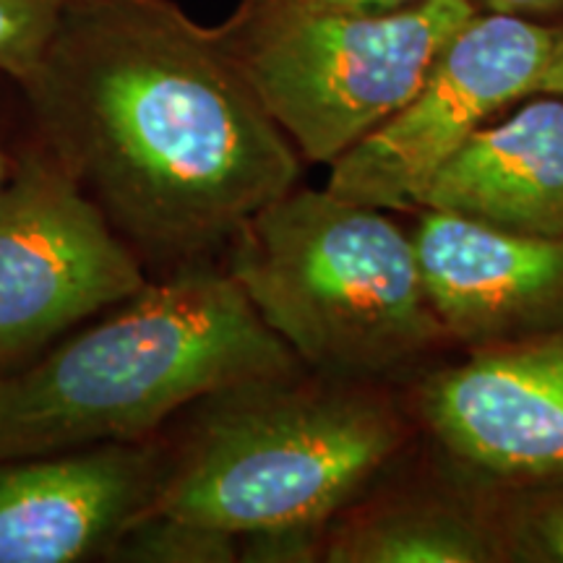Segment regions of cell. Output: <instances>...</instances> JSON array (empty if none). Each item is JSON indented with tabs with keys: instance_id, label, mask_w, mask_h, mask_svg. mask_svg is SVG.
Segmentation results:
<instances>
[{
	"instance_id": "cell-9",
	"label": "cell",
	"mask_w": 563,
	"mask_h": 563,
	"mask_svg": "<svg viewBox=\"0 0 563 563\" xmlns=\"http://www.w3.org/2000/svg\"><path fill=\"white\" fill-rule=\"evenodd\" d=\"M159 477V435L0 456V563L104 559L115 534L150 509Z\"/></svg>"
},
{
	"instance_id": "cell-5",
	"label": "cell",
	"mask_w": 563,
	"mask_h": 563,
	"mask_svg": "<svg viewBox=\"0 0 563 563\" xmlns=\"http://www.w3.org/2000/svg\"><path fill=\"white\" fill-rule=\"evenodd\" d=\"M475 13V0H418L389 13L241 0L214 34L300 157L332 165L410 102Z\"/></svg>"
},
{
	"instance_id": "cell-4",
	"label": "cell",
	"mask_w": 563,
	"mask_h": 563,
	"mask_svg": "<svg viewBox=\"0 0 563 563\" xmlns=\"http://www.w3.org/2000/svg\"><path fill=\"white\" fill-rule=\"evenodd\" d=\"M224 253L272 332L321 376L363 382L454 342L412 238L384 209L295 186L249 217Z\"/></svg>"
},
{
	"instance_id": "cell-17",
	"label": "cell",
	"mask_w": 563,
	"mask_h": 563,
	"mask_svg": "<svg viewBox=\"0 0 563 563\" xmlns=\"http://www.w3.org/2000/svg\"><path fill=\"white\" fill-rule=\"evenodd\" d=\"M26 131L30 125H26L19 84L0 74V194L9 186Z\"/></svg>"
},
{
	"instance_id": "cell-7",
	"label": "cell",
	"mask_w": 563,
	"mask_h": 563,
	"mask_svg": "<svg viewBox=\"0 0 563 563\" xmlns=\"http://www.w3.org/2000/svg\"><path fill=\"white\" fill-rule=\"evenodd\" d=\"M561 42L563 26L475 13L441 47L410 102L332 162L327 191L376 209H422L435 173L490 115L538 95Z\"/></svg>"
},
{
	"instance_id": "cell-1",
	"label": "cell",
	"mask_w": 563,
	"mask_h": 563,
	"mask_svg": "<svg viewBox=\"0 0 563 563\" xmlns=\"http://www.w3.org/2000/svg\"><path fill=\"white\" fill-rule=\"evenodd\" d=\"M19 91L34 139L154 277L211 262L298 186L292 141L173 0H63Z\"/></svg>"
},
{
	"instance_id": "cell-14",
	"label": "cell",
	"mask_w": 563,
	"mask_h": 563,
	"mask_svg": "<svg viewBox=\"0 0 563 563\" xmlns=\"http://www.w3.org/2000/svg\"><path fill=\"white\" fill-rule=\"evenodd\" d=\"M504 561L563 563V490H543L519 498L496 525Z\"/></svg>"
},
{
	"instance_id": "cell-8",
	"label": "cell",
	"mask_w": 563,
	"mask_h": 563,
	"mask_svg": "<svg viewBox=\"0 0 563 563\" xmlns=\"http://www.w3.org/2000/svg\"><path fill=\"white\" fill-rule=\"evenodd\" d=\"M420 412L456 460L501 481H563V332L477 350L422 384Z\"/></svg>"
},
{
	"instance_id": "cell-3",
	"label": "cell",
	"mask_w": 563,
	"mask_h": 563,
	"mask_svg": "<svg viewBox=\"0 0 563 563\" xmlns=\"http://www.w3.org/2000/svg\"><path fill=\"white\" fill-rule=\"evenodd\" d=\"M300 371L217 391L162 433L150 511L232 534L332 522L405 439L384 399Z\"/></svg>"
},
{
	"instance_id": "cell-19",
	"label": "cell",
	"mask_w": 563,
	"mask_h": 563,
	"mask_svg": "<svg viewBox=\"0 0 563 563\" xmlns=\"http://www.w3.org/2000/svg\"><path fill=\"white\" fill-rule=\"evenodd\" d=\"M323 9H340V11H361V13H389L407 9V5L418 3V0H311Z\"/></svg>"
},
{
	"instance_id": "cell-10",
	"label": "cell",
	"mask_w": 563,
	"mask_h": 563,
	"mask_svg": "<svg viewBox=\"0 0 563 563\" xmlns=\"http://www.w3.org/2000/svg\"><path fill=\"white\" fill-rule=\"evenodd\" d=\"M412 243L433 311L454 342L483 350L563 332V238L422 209Z\"/></svg>"
},
{
	"instance_id": "cell-11",
	"label": "cell",
	"mask_w": 563,
	"mask_h": 563,
	"mask_svg": "<svg viewBox=\"0 0 563 563\" xmlns=\"http://www.w3.org/2000/svg\"><path fill=\"white\" fill-rule=\"evenodd\" d=\"M422 209L563 238V102L538 100L473 133L435 173Z\"/></svg>"
},
{
	"instance_id": "cell-12",
	"label": "cell",
	"mask_w": 563,
	"mask_h": 563,
	"mask_svg": "<svg viewBox=\"0 0 563 563\" xmlns=\"http://www.w3.org/2000/svg\"><path fill=\"white\" fill-rule=\"evenodd\" d=\"M332 563H488L504 561L490 519L449 504H402L329 525Z\"/></svg>"
},
{
	"instance_id": "cell-16",
	"label": "cell",
	"mask_w": 563,
	"mask_h": 563,
	"mask_svg": "<svg viewBox=\"0 0 563 563\" xmlns=\"http://www.w3.org/2000/svg\"><path fill=\"white\" fill-rule=\"evenodd\" d=\"M332 522L277 525L238 534V561L253 563H306L323 561Z\"/></svg>"
},
{
	"instance_id": "cell-18",
	"label": "cell",
	"mask_w": 563,
	"mask_h": 563,
	"mask_svg": "<svg viewBox=\"0 0 563 563\" xmlns=\"http://www.w3.org/2000/svg\"><path fill=\"white\" fill-rule=\"evenodd\" d=\"M483 9L493 13H511V16H555L563 13V0H481Z\"/></svg>"
},
{
	"instance_id": "cell-13",
	"label": "cell",
	"mask_w": 563,
	"mask_h": 563,
	"mask_svg": "<svg viewBox=\"0 0 563 563\" xmlns=\"http://www.w3.org/2000/svg\"><path fill=\"white\" fill-rule=\"evenodd\" d=\"M102 561L228 563L238 561V534L150 511L139 514L115 534Z\"/></svg>"
},
{
	"instance_id": "cell-6",
	"label": "cell",
	"mask_w": 563,
	"mask_h": 563,
	"mask_svg": "<svg viewBox=\"0 0 563 563\" xmlns=\"http://www.w3.org/2000/svg\"><path fill=\"white\" fill-rule=\"evenodd\" d=\"M146 282L139 253L26 131L0 194V376L24 368Z\"/></svg>"
},
{
	"instance_id": "cell-15",
	"label": "cell",
	"mask_w": 563,
	"mask_h": 563,
	"mask_svg": "<svg viewBox=\"0 0 563 563\" xmlns=\"http://www.w3.org/2000/svg\"><path fill=\"white\" fill-rule=\"evenodd\" d=\"M63 0H0V74L24 81L45 55Z\"/></svg>"
},
{
	"instance_id": "cell-20",
	"label": "cell",
	"mask_w": 563,
	"mask_h": 563,
	"mask_svg": "<svg viewBox=\"0 0 563 563\" xmlns=\"http://www.w3.org/2000/svg\"><path fill=\"white\" fill-rule=\"evenodd\" d=\"M538 95H563V42L538 84Z\"/></svg>"
},
{
	"instance_id": "cell-2",
	"label": "cell",
	"mask_w": 563,
	"mask_h": 563,
	"mask_svg": "<svg viewBox=\"0 0 563 563\" xmlns=\"http://www.w3.org/2000/svg\"><path fill=\"white\" fill-rule=\"evenodd\" d=\"M295 371L228 269L180 266L0 376V456L157 439L211 394Z\"/></svg>"
}]
</instances>
